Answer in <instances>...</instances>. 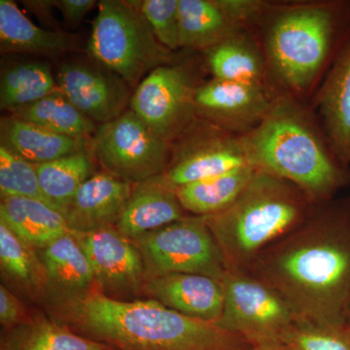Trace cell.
Segmentation results:
<instances>
[{
  "instance_id": "6da1fadb",
  "label": "cell",
  "mask_w": 350,
  "mask_h": 350,
  "mask_svg": "<svg viewBox=\"0 0 350 350\" xmlns=\"http://www.w3.org/2000/svg\"><path fill=\"white\" fill-rule=\"evenodd\" d=\"M298 319L342 323L350 301V198L267 247L251 265Z\"/></svg>"
},
{
  "instance_id": "7a4b0ae2",
  "label": "cell",
  "mask_w": 350,
  "mask_h": 350,
  "mask_svg": "<svg viewBox=\"0 0 350 350\" xmlns=\"http://www.w3.org/2000/svg\"><path fill=\"white\" fill-rule=\"evenodd\" d=\"M49 308L57 321L115 350H254L241 336L152 299L115 300L98 289Z\"/></svg>"
},
{
  "instance_id": "3957f363",
  "label": "cell",
  "mask_w": 350,
  "mask_h": 350,
  "mask_svg": "<svg viewBox=\"0 0 350 350\" xmlns=\"http://www.w3.org/2000/svg\"><path fill=\"white\" fill-rule=\"evenodd\" d=\"M239 140L251 165L293 184L308 200L331 199L350 182L347 165L287 96L273 100L266 116Z\"/></svg>"
},
{
  "instance_id": "277c9868",
  "label": "cell",
  "mask_w": 350,
  "mask_h": 350,
  "mask_svg": "<svg viewBox=\"0 0 350 350\" xmlns=\"http://www.w3.org/2000/svg\"><path fill=\"white\" fill-rule=\"evenodd\" d=\"M308 200L293 184L256 170L231 206L206 217L228 269L251 267L269 244L301 223Z\"/></svg>"
},
{
  "instance_id": "5b68a950",
  "label": "cell",
  "mask_w": 350,
  "mask_h": 350,
  "mask_svg": "<svg viewBox=\"0 0 350 350\" xmlns=\"http://www.w3.org/2000/svg\"><path fill=\"white\" fill-rule=\"evenodd\" d=\"M337 27V15L328 6L290 7L276 14L266 49L278 79L297 91L310 86L328 59Z\"/></svg>"
},
{
  "instance_id": "8992f818",
  "label": "cell",
  "mask_w": 350,
  "mask_h": 350,
  "mask_svg": "<svg viewBox=\"0 0 350 350\" xmlns=\"http://www.w3.org/2000/svg\"><path fill=\"white\" fill-rule=\"evenodd\" d=\"M89 52L103 68L137 89L170 51L157 40L135 1L103 0L94 20Z\"/></svg>"
},
{
  "instance_id": "52a82bcc",
  "label": "cell",
  "mask_w": 350,
  "mask_h": 350,
  "mask_svg": "<svg viewBox=\"0 0 350 350\" xmlns=\"http://www.w3.org/2000/svg\"><path fill=\"white\" fill-rule=\"evenodd\" d=\"M224 308L217 325L243 338L255 350L276 349L298 319L273 288L244 271L228 269L220 280Z\"/></svg>"
},
{
  "instance_id": "ba28073f",
  "label": "cell",
  "mask_w": 350,
  "mask_h": 350,
  "mask_svg": "<svg viewBox=\"0 0 350 350\" xmlns=\"http://www.w3.org/2000/svg\"><path fill=\"white\" fill-rule=\"evenodd\" d=\"M142 253L146 278L196 273L220 282L228 271L206 217H184L133 241Z\"/></svg>"
},
{
  "instance_id": "9c48e42d",
  "label": "cell",
  "mask_w": 350,
  "mask_h": 350,
  "mask_svg": "<svg viewBox=\"0 0 350 350\" xmlns=\"http://www.w3.org/2000/svg\"><path fill=\"white\" fill-rule=\"evenodd\" d=\"M91 150L103 169L133 184L165 174L169 165V142L133 110L98 126Z\"/></svg>"
},
{
  "instance_id": "30bf717a",
  "label": "cell",
  "mask_w": 350,
  "mask_h": 350,
  "mask_svg": "<svg viewBox=\"0 0 350 350\" xmlns=\"http://www.w3.org/2000/svg\"><path fill=\"white\" fill-rule=\"evenodd\" d=\"M70 232L84 250L98 289L105 296L131 301L144 293L146 275L142 253L115 226Z\"/></svg>"
},
{
  "instance_id": "8fae6325",
  "label": "cell",
  "mask_w": 350,
  "mask_h": 350,
  "mask_svg": "<svg viewBox=\"0 0 350 350\" xmlns=\"http://www.w3.org/2000/svg\"><path fill=\"white\" fill-rule=\"evenodd\" d=\"M195 91L184 66L163 64L138 85L131 96V110L159 137L170 142L192 119Z\"/></svg>"
},
{
  "instance_id": "7c38bea8",
  "label": "cell",
  "mask_w": 350,
  "mask_h": 350,
  "mask_svg": "<svg viewBox=\"0 0 350 350\" xmlns=\"http://www.w3.org/2000/svg\"><path fill=\"white\" fill-rule=\"evenodd\" d=\"M59 91L69 101L100 125L118 118L126 111L131 103L125 82L112 75L90 64H64L57 73Z\"/></svg>"
},
{
  "instance_id": "4fadbf2b",
  "label": "cell",
  "mask_w": 350,
  "mask_h": 350,
  "mask_svg": "<svg viewBox=\"0 0 350 350\" xmlns=\"http://www.w3.org/2000/svg\"><path fill=\"white\" fill-rule=\"evenodd\" d=\"M196 111L221 128L250 131L266 116L273 100L262 85L213 79L197 88Z\"/></svg>"
},
{
  "instance_id": "5bb4252c",
  "label": "cell",
  "mask_w": 350,
  "mask_h": 350,
  "mask_svg": "<svg viewBox=\"0 0 350 350\" xmlns=\"http://www.w3.org/2000/svg\"><path fill=\"white\" fill-rule=\"evenodd\" d=\"M144 293L170 310L202 321L217 323L224 308L220 282L196 273H169L145 280Z\"/></svg>"
},
{
  "instance_id": "9a60e30c",
  "label": "cell",
  "mask_w": 350,
  "mask_h": 350,
  "mask_svg": "<svg viewBox=\"0 0 350 350\" xmlns=\"http://www.w3.org/2000/svg\"><path fill=\"white\" fill-rule=\"evenodd\" d=\"M133 185L107 170L92 175L62 213L70 231L87 232L116 226Z\"/></svg>"
},
{
  "instance_id": "2e32d148",
  "label": "cell",
  "mask_w": 350,
  "mask_h": 350,
  "mask_svg": "<svg viewBox=\"0 0 350 350\" xmlns=\"http://www.w3.org/2000/svg\"><path fill=\"white\" fill-rule=\"evenodd\" d=\"M184 208L165 174L133 185L130 199L115 227L126 238L135 241L184 218Z\"/></svg>"
},
{
  "instance_id": "e0dca14e",
  "label": "cell",
  "mask_w": 350,
  "mask_h": 350,
  "mask_svg": "<svg viewBox=\"0 0 350 350\" xmlns=\"http://www.w3.org/2000/svg\"><path fill=\"white\" fill-rule=\"evenodd\" d=\"M246 165L250 163L239 138L209 135L182 148L165 174L177 188L227 174Z\"/></svg>"
},
{
  "instance_id": "ac0fdd59",
  "label": "cell",
  "mask_w": 350,
  "mask_h": 350,
  "mask_svg": "<svg viewBox=\"0 0 350 350\" xmlns=\"http://www.w3.org/2000/svg\"><path fill=\"white\" fill-rule=\"evenodd\" d=\"M38 254L45 269L48 303L98 289L89 259L71 232L53 241Z\"/></svg>"
},
{
  "instance_id": "d6986e66",
  "label": "cell",
  "mask_w": 350,
  "mask_h": 350,
  "mask_svg": "<svg viewBox=\"0 0 350 350\" xmlns=\"http://www.w3.org/2000/svg\"><path fill=\"white\" fill-rule=\"evenodd\" d=\"M315 98L328 144L340 162L349 165L350 38L338 53Z\"/></svg>"
},
{
  "instance_id": "ffe728a7",
  "label": "cell",
  "mask_w": 350,
  "mask_h": 350,
  "mask_svg": "<svg viewBox=\"0 0 350 350\" xmlns=\"http://www.w3.org/2000/svg\"><path fill=\"white\" fill-rule=\"evenodd\" d=\"M0 222L38 251L70 232L63 214L42 200L31 198L1 199Z\"/></svg>"
},
{
  "instance_id": "44dd1931",
  "label": "cell",
  "mask_w": 350,
  "mask_h": 350,
  "mask_svg": "<svg viewBox=\"0 0 350 350\" xmlns=\"http://www.w3.org/2000/svg\"><path fill=\"white\" fill-rule=\"evenodd\" d=\"M91 142L57 135L13 115L1 119V145L34 165L89 150Z\"/></svg>"
},
{
  "instance_id": "7402d4cb",
  "label": "cell",
  "mask_w": 350,
  "mask_h": 350,
  "mask_svg": "<svg viewBox=\"0 0 350 350\" xmlns=\"http://www.w3.org/2000/svg\"><path fill=\"white\" fill-rule=\"evenodd\" d=\"M0 350H115L75 333L56 319L44 315L27 317L4 330Z\"/></svg>"
},
{
  "instance_id": "603a6c76",
  "label": "cell",
  "mask_w": 350,
  "mask_h": 350,
  "mask_svg": "<svg viewBox=\"0 0 350 350\" xmlns=\"http://www.w3.org/2000/svg\"><path fill=\"white\" fill-rule=\"evenodd\" d=\"M179 46L209 49L239 33L241 27L220 0H179Z\"/></svg>"
},
{
  "instance_id": "cb8c5ba5",
  "label": "cell",
  "mask_w": 350,
  "mask_h": 350,
  "mask_svg": "<svg viewBox=\"0 0 350 350\" xmlns=\"http://www.w3.org/2000/svg\"><path fill=\"white\" fill-rule=\"evenodd\" d=\"M255 172L253 165H246L213 178L177 187V197L184 211L202 217L214 215L231 206Z\"/></svg>"
},
{
  "instance_id": "d4e9b609",
  "label": "cell",
  "mask_w": 350,
  "mask_h": 350,
  "mask_svg": "<svg viewBox=\"0 0 350 350\" xmlns=\"http://www.w3.org/2000/svg\"><path fill=\"white\" fill-rule=\"evenodd\" d=\"M0 42L2 50L41 56L62 54L68 44L62 32L34 25L11 0H0Z\"/></svg>"
},
{
  "instance_id": "484cf974",
  "label": "cell",
  "mask_w": 350,
  "mask_h": 350,
  "mask_svg": "<svg viewBox=\"0 0 350 350\" xmlns=\"http://www.w3.org/2000/svg\"><path fill=\"white\" fill-rule=\"evenodd\" d=\"M91 149L36 165L39 187L46 204L63 213L80 186L94 172Z\"/></svg>"
},
{
  "instance_id": "4316f807",
  "label": "cell",
  "mask_w": 350,
  "mask_h": 350,
  "mask_svg": "<svg viewBox=\"0 0 350 350\" xmlns=\"http://www.w3.org/2000/svg\"><path fill=\"white\" fill-rule=\"evenodd\" d=\"M13 116L64 137L93 139L96 123L75 107L61 91L14 110Z\"/></svg>"
},
{
  "instance_id": "83f0119b",
  "label": "cell",
  "mask_w": 350,
  "mask_h": 350,
  "mask_svg": "<svg viewBox=\"0 0 350 350\" xmlns=\"http://www.w3.org/2000/svg\"><path fill=\"white\" fill-rule=\"evenodd\" d=\"M59 92L47 64L29 62L5 69L0 83V107L12 112Z\"/></svg>"
},
{
  "instance_id": "f1b7e54d",
  "label": "cell",
  "mask_w": 350,
  "mask_h": 350,
  "mask_svg": "<svg viewBox=\"0 0 350 350\" xmlns=\"http://www.w3.org/2000/svg\"><path fill=\"white\" fill-rule=\"evenodd\" d=\"M206 51L214 79L261 85L264 64L255 46L241 34L221 41Z\"/></svg>"
},
{
  "instance_id": "f546056e",
  "label": "cell",
  "mask_w": 350,
  "mask_h": 350,
  "mask_svg": "<svg viewBox=\"0 0 350 350\" xmlns=\"http://www.w3.org/2000/svg\"><path fill=\"white\" fill-rule=\"evenodd\" d=\"M36 252L0 222V265L4 275L32 296H45V269Z\"/></svg>"
},
{
  "instance_id": "4dcf8cb0",
  "label": "cell",
  "mask_w": 350,
  "mask_h": 350,
  "mask_svg": "<svg viewBox=\"0 0 350 350\" xmlns=\"http://www.w3.org/2000/svg\"><path fill=\"white\" fill-rule=\"evenodd\" d=\"M278 349L280 350H350V326L315 323L298 319Z\"/></svg>"
},
{
  "instance_id": "1f68e13d",
  "label": "cell",
  "mask_w": 350,
  "mask_h": 350,
  "mask_svg": "<svg viewBox=\"0 0 350 350\" xmlns=\"http://www.w3.org/2000/svg\"><path fill=\"white\" fill-rule=\"evenodd\" d=\"M0 196L44 200L36 165L0 145Z\"/></svg>"
},
{
  "instance_id": "d6a6232c",
  "label": "cell",
  "mask_w": 350,
  "mask_h": 350,
  "mask_svg": "<svg viewBox=\"0 0 350 350\" xmlns=\"http://www.w3.org/2000/svg\"><path fill=\"white\" fill-rule=\"evenodd\" d=\"M135 2L161 45L169 51L178 49L180 47L179 0H144Z\"/></svg>"
},
{
  "instance_id": "836d02e7",
  "label": "cell",
  "mask_w": 350,
  "mask_h": 350,
  "mask_svg": "<svg viewBox=\"0 0 350 350\" xmlns=\"http://www.w3.org/2000/svg\"><path fill=\"white\" fill-rule=\"evenodd\" d=\"M25 308L22 301L5 285L0 286V323L4 330L19 325L24 322Z\"/></svg>"
},
{
  "instance_id": "e575fe53",
  "label": "cell",
  "mask_w": 350,
  "mask_h": 350,
  "mask_svg": "<svg viewBox=\"0 0 350 350\" xmlns=\"http://www.w3.org/2000/svg\"><path fill=\"white\" fill-rule=\"evenodd\" d=\"M221 5L239 25L254 19L262 12L264 3L256 0H220Z\"/></svg>"
},
{
  "instance_id": "d590c367",
  "label": "cell",
  "mask_w": 350,
  "mask_h": 350,
  "mask_svg": "<svg viewBox=\"0 0 350 350\" xmlns=\"http://www.w3.org/2000/svg\"><path fill=\"white\" fill-rule=\"evenodd\" d=\"M94 0H59L55 1V6L63 14L64 19L68 24H79L94 6Z\"/></svg>"
},
{
  "instance_id": "8d00e7d4",
  "label": "cell",
  "mask_w": 350,
  "mask_h": 350,
  "mask_svg": "<svg viewBox=\"0 0 350 350\" xmlns=\"http://www.w3.org/2000/svg\"><path fill=\"white\" fill-rule=\"evenodd\" d=\"M345 321L350 326V301L349 304V308H347V317H345Z\"/></svg>"
},
{
  "instance_id": "74e56055",
  "label": "cell",
  "mask_w": 350,
  "mask_h": 350,
  "mask_svg": "<svg viewBox=\"0 0 350 350\" xmlns=\"http://www.w3.org/2000/svg\"><path fill=\"white\" fill-rule=\"evenodd\" d=\"M255 350V349H254ZM268 350H280V349H278V347H276V349H268Z\"/></svg>"
}]
</instances>
